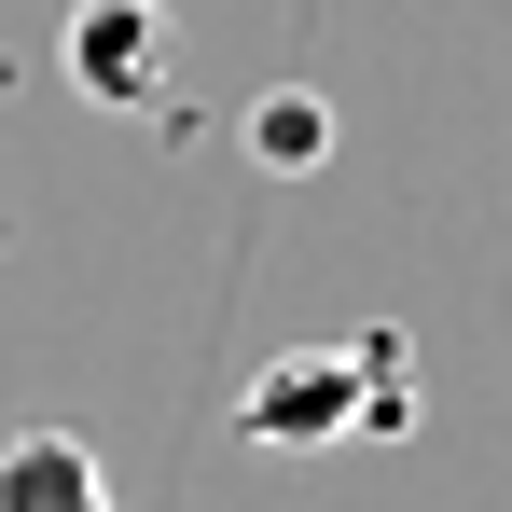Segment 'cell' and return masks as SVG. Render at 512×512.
I'll return each mask as SVG.
<instances>
[{"label": "cell", "mask_w": 512, "mask_h": 512, "mask_svg": "<svg viewBox=\"0 0 512 512\" xmlns=\"http://www.w3.org/2000/svg\"><path fill=\"white\" fill-rule=\"evenodd\" d=\"M236 429H250V443H277V457L346 443V429H360V360H346V346H277V360H250Z\"/></svg>", "instance_id": "1"}, {"label": "cell", "mask_w": 512, "mask_h": 512, "mask_svg": "<svg viewBox=\"0 0 512 512\" xmlns=\"http://www.w3.org/2000/svg\"><path fill=\"white\" fill-rule=\"evenodd\" d=\"M70 84L97 111H153L167 97V14L153 0H84L70 14Z\"/></svg>", "instance_id": "2"}, {"label": "cell", "mask_w": 512, "mask_h": 512, "mask_svg": "<svg viewBox=\"0 0 512 512\" xmlns=\"http://www.w3.org/2000/svg\"><path fill=\"white\" fill-rule=\"evenodd\" d=\"M0 512H125L97 485L84 429H28V443H0Z\"/></svg>", "instance_id": "3"}, {"label": "cell", "mask_w": 512, "mask_h": 512, "mask_svg": "<svg viewBox=\"0 0 512 512\" xmlns=\"http://www.w3.org/2000/svg\"><path fill=\"white\" fill-rule=\"evenodd\" d=\"M250 153H263L277 180H291V167H319V153H333V111H319L305 84H263V97H250Z\"/></svg>", "instance_id": "4"}]
</instances>
